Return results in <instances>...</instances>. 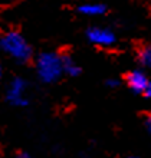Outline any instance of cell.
<instances>
[{
  "label": "cell",
  "instance_id": "5",
  "mask_svg": "<svg viewBox=\"0 0 151 158\" xmlns=\"http://www.w3.org/2000/svg\"><path fill=\"white\" fill-rule=\"evenodd\" d=\"M127 85L130 86L131 91L137 92V94H144L148 86V78L143 71H131L125 76Z\"/></svg>",
  "mask_w": 151,
  "mask_h": 158
},
{
  "label": "cell",
  "instance_id": "4",
  "mask_svg": "<svg viewBox=\"0 0 151 158\" xmlns=\"http://www.w3.org/2000/svg\"><path fill=\"white\" fill-rule=\"evenodd\" d=\"M88 40L94 45L98 46H112L117 40L114 32L109 29H104V27H91L86 32Z\"/></svg>",
  "mask_w": 151,
  "mask_h": 158
},
{
  "label": "cell",
  "instance_id": "8",
  "mask_svg": "<svg viewBox=\"0 0 151 158\" xmlns=\"http://www.w3.org/2000/svg\"><path fill=\"white\" fill-rule=\"evenodd\" d=\"M138 62L144 68H151V46H144L138 52Z\"/></svg>",
  "mask_w": 151,
  "mask_h": 158
},
{
  "label": "cell",
  "instance_id": "2",
  "mask_svg": "<svg viewBox=\"0 0 151 158\" xmlns=\"http://www.w3.org/2000/svg\"><path fill=\"white\" fill-rule=\"evenodd\" d=\"M36 71L40 78V81L45 83H52L58 81L63 73L62 58L56 53H42L38 56L36 60Z\"/></svg>",
  "mask_w": 151,
  "mask_h": 158
},
{
  "label": "cell",
  "instance_id": "6",
  "mask_svg": "<svg viewBox=\"0 0 151 158\" xmlns=\"http://www.w3.org/2000/svg\"><path fill=\"white\" fill-rule=\"evenodd\" d=\"M78 10L86 16H101L107 12V7L102 3H85L81 4Z\"/></svg>",
  "mask_w": 151,
  "mask_h": 158
},
{
  "label": "cell",
  "instance_id": "1",
  "mask_svg": "<svg viewBox=\"0 0 151 158\" xmlns=\"http://www.w3.org/2000/svg\"><path fill=\"white\" fill-rule=\"evenodd\" d=\"M0 49L10 55L19 63L29 62L32 58V48L26 39L17 32H7L0 36Z\"/></svg>",
  "mask_w": 151,
  "mask_h": 158
},
{
  "label": "cell",
  "instance_id": "13",
  "mask_svg": "<svg viewBox=\"0 0 151 158\" xmlns=\"http://www.w3.org/2000/svg\"><path fill=\"white\" fill-rule=\"evenodd\" d=\"M0 78H2V66H0Z\"/></svg>",
  "mask_w": 151,
  "mask_h": 158
},
{
  "label": "cell",
  "instance_id": "14",
  "mask_svg": "<svg viewBox=\"0 0 151 158\" xmlns=\"http://www.w3.org/2000/svg\"><path fill=\"white\" fill-rule=\"evenodd\" d=\"M128 158H137V157H128Z\"/></svg>",
  "mask_w": 151,
  "mask_h": 158
},
{
  "label": "cell",
  "instance_id": "12",
  "mask_svg": "<svg viewBox=\"0 0 151 158\" xmlns=\"http://www.w3.org/2000/svg\"><path fill=\"white\" fill-rule=\"evenodd\" d=\"M17 158H30V157H29L27 154H25V152H22V154L17 155Z\"/></svg>",
  "mask_w": 151,
  "mask_h": 158
},
{
  "label": "cell",
  "instance_id": "9",
  "mask_svg": "<svg viewBox=\"0 0 151 158\" xmlns=\"http://www.w3.org/2000/svg\"><path fill=\"white\" fill-rule=\"evenodd\" d=\"M144 124H145V128H147V131L151 134V114H148L147 117H145V121H144Z\"/></svg>",
  "mask_w": 151,
  "mask_h": 158
},
{
  "label": "cell",
  "instance_id": "11",
  "mask_svg": "<svg viewBox=\"0 0 151 158\" xmlns=\"http://www.w3.org/2000/svg\"><path fill=\"white\" fill-rule=\"evenodd\" d=\"M145 96H148V98H151V82H148V86H147V89H145Z\"/></svg>",
  "mask_w": 151,
  "mask_h": 158
},
{
  "label": "cell",
  "instance_id": "3",
  "mask_svg": "<svg viewBox=\"0 0 151 158\" xmlns=\"http://www.w3.org/2000/svg\"><path fill=\"white\" fill-rule=\"evenodd\" d=\"M25 91H26V82L22 78H15L9 85L7 89V101L12 105L16 106H26L27 105V99L25 98Z\"/></svg>",
  "mask_w": 151,
  "mask_h": 158
},
{
  "label": "cell",
  "instance_id": "10",
  "mask_svg": "<svg viewBox=\"0 0 151 158\" xmlns=\"http://www.w3.org/2000/svg\"><path fill=\"white\" fill-rule=\"evenodd\" d=\"M107 85H108L109 88H117L118 85H120V81H117V79H109L108 82H107Z\"/></svg>",
  "mask_w": 151,
  "mask_h": 158
},
{
  "label": "cell",
  "instance_id": "7",
  "mask_svg": "<svg viewBox=\"0 0 151 158\" xmlns=\"http://www.w3.org/2000/svg\"><path fill=\"white\" fill-rule=\"evenodd\" d=\"M62 58V66H63V72L69 76H76L81 73V68L76 65V62L69 56V55H63Z\"/></svg>",
  "mask_w": 151,
  "mask_h": 158
}]
</instances>
